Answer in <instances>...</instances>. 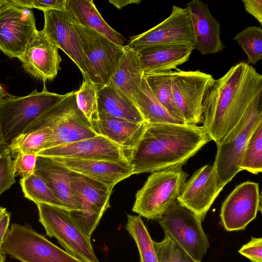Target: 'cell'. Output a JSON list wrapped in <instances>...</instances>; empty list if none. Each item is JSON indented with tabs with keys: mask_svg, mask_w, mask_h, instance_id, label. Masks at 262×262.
<instances>
[{
	"mask_svg": "<svg viewBox=\"0 0 262 262\" xmlns=\"http://www.w3.org/2000/svg\"><path fill=\"white\" fill-rule=\"evenodd\" d=\"M108 2L118 9H121L129 4H139L141 0H110Z\"/></svg>",
	"mask_w": 262,
	"mask_h": 262,
	"instance_id": "cell-43",
	"label": "cell"
},
{
	"mask_svg": "<svg viewBox=\"0 0 262 262\" xmlns=\"http://www.w3.org/2000/svg\"><path fill=\"white\" fill-rule=\"evenodd\" d=\"M133 103L144 121L147 123H182L171 116L160 103L149 86L144 75Z\"/></svg>",
	"mask_w": 262,
	"mask_h": 262,
	"instance_id": "cell-28",
	"label": "cell"
},
{
	"mask_svg": "<svg viewBox=\"0 0 262 262\" xmlns=\"http://www.w3.org/2000/svg\"><path fill=\"white\" fill-rule=\"evenodd\" d=\"M99 117L108 116L136 122L144 121L134 103L113 85H99Z\"/></svg>",
	"mask_w": 262,
	"mask_h": 262,
	"instance_id": "cell-27",
	"label": "cell"
},
{
	"mask_svg": "<svg viewBox=\"0 0 262 262\" xmlns=\"http://www.w3.org/2000/svg\"><path fill=\"white\" fill-rule=\"evenodd\" d=\"M247 55V63L256 64L262 59L261 27L249 26L233 38Z\"/></svg>",
	"mask_w": 262,
	"mask_h": 262,
	"instance_id": "cell-35",
	"label": "cell"
},
{
	"mask_svg": "<svg viewBox=\"0 0 262 262\" xmlns=\"http://www.w3.org/2000/svg\"><path fill=\"white\" fill-rule=\"evenodd\" d=\"M34 172L44 180L66 210L81 209V201L72 188L73 171L52 158L37 156Z\"/></svg>",
	"mask_w": 262,
	"mask_h": 262,
	"instance_id": "cell-21",
	"label": "cell"
},
{
	"mask_svg": "<svg viewBox=\"0 0 262 262\" xmlns=\"http://www.w3.org/2000/svg\"><path fill=\"white\" fill-rule=\"evenodd\" d=\"M6 210V208L2 207H0V218Z\"/></svg>",
	"mask_w": 262,
	"mask_h": 262,
	"instance_id": "cell-48",
	"label": "cell"
},
{
	"mask_svg": "<svg viewBox=\"0 0 262 262\" xmlns=\"http://www.w3.org/2000/svg\"><path fill=\"white\" fill-rule=\"evenodd\" d=\"M262 103V75L245 62L214 79L203 102L202 127L216 144L245 113Z\"/></svg>",
	"mask_w": 262,
	"mask_h": 262,
	"instance_id": "cell-1",
	"label": "cell"
},
{
	"mask_svg": "<svg viewBox=\"0 0 262 262\" xmlns=\"http://www.w3.org/2000/svg\"><path fill=\"white\" fill-rule=\"evenodd\" d=\"M9 149V145L6 144L3 140L0 135V156Z\"/></svg>",
	"mask_w": 262,
	"mask_h": 262,
	"instance_id": "cell-44",
	"label": "cell"
},
{
	"mask_svg": "<svg viewBox=\"0 0 262 262\" xmlns=\"http://www.w3.org/2000/svg\"><path fill=\"white\" fill-rule=\"evenodd\" d=\"M47 126L52 129L53 133L43 149L98 135L78 108L75 91L67 93L62 100L37 118L24 133Z\"/></svg>",
	"mask_w": 262,
	"mask_h": 262,
	"instance_id": "cell-3",
	"label": "cell"
},
{
	"mask_svg": "<svg viewBox=\"0 0 262 262\" xmlns=\"http://www.w3.org/2000/svg\"><path fill=\"white\" fill-rule=\"evenodd\" d=\"M37 31L30 9L11 0L0 9V50L10 58L19 59Z\"/></svg>",
	"mask_w": 262,
	"mask_h": 262,
	"instance_id": "cell-12",
	"label": "cell"
},
{
	"mask_svg": "<svg viewBox=\"0 0 262 262\" xmlns=\"http://www.w3.org/2000/svg\"></svg>",
	"mask_w": 262,
	"mask_h": 262,
	"instance_id": "cell-49",
	"label": "cell"
},
{
	"mask_svg": "<svg viewBox=\"0 0 262 262\" xmlns=\"http://www.w3.org/2000/svg\"><path fill=\"white\" fill-rule=\"evenodd\" d=\"M43 14L45 23L42 30L44 33L76 64L83 77L89 78L80 39L72 19L66 11L49 10L44 11Z\"/></svg>",
	"mask_w": 262,
	"mask_h": 262,
	"instance_id": "cell-17",
	"label": "cell"
},
{
	"mask_svg": "<svg viewBox=\"0 0 262 262\" xmlns=\"http://www.w3.org/2000/svg\"><path fill=\"white\" fill-rule=\"evenodd\" d=\"M126 230L134 239L140 254V262H158L153 240L140 215H127Z\"/></svg>",
	"mask_w": 262,
	"mask_h": 262,
	"instance_id": "cell-31",
	"label": "cell"
},
{
	"mask_svg": "<svg viewBox=\"0 0 262 262\" xmlns=\"http://www.w3.org/2000/svg\"><path fill=\"white\" fill-rule=\"evenodd\" d=\"M153 244L158 262H199L166 235L162 241Z\"/></svg>",
	"mask_w": 262,
	"mask_h": 262,
	"instance_id": "cell-36",
	"label": "cell"
},
{
	"mask_svg": "<svg viewBox=\"0 0 262 262\" xmlns=\"http://www.w3.org/2000/svg\"><path fill=\"white\" fill-rule=\"evenodd\" d=\"M145 121L136 122L108 116L99 118L96 133L109 139L123 150L128 161L147 126Z\"/></svg>",
	"mask_w": 262,
	"mask_h": 262,
	"instance_id": "cell-24",
	"label": "cell"
},
{
	"mask_svg": "<svg viewBox=\"0 0 262 262\" xmlns=\"http://www.w3.org/2000/svg\"><path fill=\"white\" fill-rule=\"evenodd\" d=\"M37 156L49 158L128 161L118 145L101 135L43 149Z\"/></svg>",
	"mask_w": 262,
	"mask_h": 262,
	"instance_id": "cell-18",
	"label": "cell"
},
{
	"mask_svg": "<svg viewBox=\"0 0 262 262\" xmlns=\"http://www.w3.org/2000/svg\"><path fill=\"white\" fill-rule=\"evenodd\" d=\"M39 221L46 235L55 237L68 254L82 262H100L91 242L65 209L37 203Z\"/></svg>",
	"mask_w": 262,
	"mask_h": 262,
	"instance_id": "cell-6",
	"label": "cell"
},
{
	"mask_svg": "<svg viewBox=\"0 0 262 262\" xmlns=\"http://www.w3.org/2000/svg\"><path fill=\"white\" fill-rule=\"evenodd\" d=\"M72 188L81 201L79 210L68 211L84 233L91 238L105 211L110 207L113 188L85 176L73 172Z\"/></svg>",
	"mask_w": 262,
	"mask_h": 262,
	"instance_id": "cell-11",
	"label": "cell"
},
{
	"mask_svg": "<svg viewBox=\"0 0 262 262\" xmlns=\"http://www.w3.org/2000/svg\"><path fill=\"white\" fill-rule=\"evenodd\" d=\"M37 156L35 154L19 153L13 161L14 176L25 178L34 172Z\"/></svg>",
	"mask_w": 262,
	"mask_h": 262,
	"instance_id": "cell-38",
	"label": "cell"
},
{
	"mask_svg": "<svg viewBox=\"0 0 262 262\" xmlns=\"http://www.w3.org/2000/svg\"><path fill=\"white\" fill-rule=\"evenodd\" d=\"M137 52L144 74L178 69L194 49L189 43L153 45L132 48Z\"/></svg>",
	"mask_w": 262,
	"mask_h": 262,
	"instance_id": "cell-22",
	"label": "cell"
},
{
	"mask_svg": "<svg viewBox=\"0 0 262 262\" xmlns=\"http://www.w3.org/2000/svg\"><path fill=\"white\" fill-rule=\"evenodd\" d=\"M246 11L262 25V0H243Z\"/></svg>",
	"mask_w": 262,
	"mask_h": 262,
	"instance_id": "cell-41",
	"label": "cell"
},
{
	"mask_svg": "<svg viewBox=\"0 0 262 262\" xmlns=\"http://www.w3.org/2000/svg\"><path fill=\"white\" fill-rule=\"evenodd\" d=\"M158 221L165 235L194 260L201 262L209 243L202 221L196 215L177 201Z\"/></svg>",
	"mask_w": 262,
	"mask_h": 262,
	"instance_id": "cell-9",
	"label": "cell"
},
{
	"mask_svg": "<svg viewBox=\"0 0 262 262\" xmlns=\"http://www.w3.org/2000/svg\"><path fill=\"white\" fill-rule=\"evenodd\" d=\"M66 12L73 21L88 28L120 46L125 38L104 20L92 0H66Z\"/></svg>",
	"mask_w": 262,
	"mask_h": 262,
	"instance_id": "cell-25",
	"label": "cell"
},
{
	"mask_svg": "<svg viewBox=\"0 0 262 262\" xmlns=\"http://www.w3.org/2000/svg\"><path fill=\"white\" fill-rule=\"evenodd\" d=\"M14 4L29 9L43 11H66V0H11Z\"/></svg>",
	"mask_w": 262,
	"mask_h": 262,
	"instance_id": "cell-39",
	"label": "cell"
},
{
	"mask_svg": "<svg viewBox=\"0 0 262 262\" xmlns=\"http://www.w3.org/2000/svg\"><path fill=\"white\" fill-rule=\"evenodd\" d=\"M84 55L89 79L106 84L124 52L120 46L97 32L74 23Z\"/></svg>",
	"mask_w": 262,
	"mask_h": 262,
	"instance_id": "cell-10",
	"label": "cell"
},
{
	"mask_svg": "<svg viewBox=\"0 0 262 262\" xmlns=\"http://www.w3.org/2000/svg\"><path fill=\"white\" fill-rule=\"evenodd\" d=\"M259 184L244 182L232 191L223 202L221 222L228 231L244 230L260 210Z\"/></svg>",
	"mask_w": 262,
	"mask_h": 262,
	"instance_id": "cell-14",
	"label": "cell"
},
{
	"mask_svg": "<svg viewBox=\"0 0 262 262\" xmlns=\"http://www.w3.org/2000/svg\"><path fill=\"white\" fill-rule=\"evenodd\" d=\"M224 187L218 181L213 165H205L185 182L177 201L203 221Z\"/></svg>",
	"mask_w": 262,
	"mask_h": 262,
	"instance_id": "cell-16",
	"label": "cell"
},
{
	"mask_svg": "<svg viewBox=\"0 0 262 262\" xmlns=\"http://www.w3.org/2000/svg\"><path fill=\"white\" fill-rule=\"evenodd\" d=\"M211 140L202 126L147 123L128 162L133 174L182 166Z\"/></svg>",
	"mask_w": 262,
	"mask_h": 262,
	"instance_id": "cell-2",
	"label": "cell"
},
{
	"mask_svg": "<svg viewBox=\"0 0 262 262\" xmlns=\"http://www.w3.org/2000/svg\"><path fill=\"white\" fill-rule=\"evenodd\" d=\"M10 96L11 95L6 92V91L0 84V101L3 99L10 97Z\"/></svg>",
	"mask_w": 262,
	"mask_h": 262,
	"instance_id": "cell-45",
	"label": "cell"
},
{
	"mask_svg": "<svg viewBox=\"0 0 262 262\" xmlns=\"http://www.w3.org/2000/svg\"><path fill=\"white\" fill-rule=\"evenodd\" d=\"M173 71L144 74V76L157 99L174 118L185 123L174 100L172 84Z\"/></svg>",
	"mask_w": 262,
	"mask_h": 262,
	"instance_id": "cell-29",
	"label": "cell"
},
{
	"mask_svg": "<svg viewBox=\"0 0 262 262\" xmlns=\"http://www.w3.org/2000/svg\"><path fill=\"white\" fill-rule=\"evenodd\" d=\"M209 74L200 70L172 72V84L174 100L185 123L202 122L203 102L205 93L214 80Z\"/></svg>",
	"mask_w": 262,
	"mask_h": 262,
	"instance_id": "cell-13",
	"label": "cell"
},
{
	"mask_svg": "<svg viewBox=\"0 0 262 262\" xmlns=\"http://www.w3.org/2000/svg\"><path fill=\"white\" fill-rule=\"evenodd\" d=\"M98 86L88 77L83 76L81 85L78 90L75 91L77 106L95 133L99 119L98 111Z\"/></svg>",
	"mask_w": 262,
	"mask_h": 262,
	"instance_id": "cell-30",
	"label": "cell"
},
{
	"mask_svg": "<svg viewBox=\"0 0 262 262\" xmlns=\"http://www.w3.org/2000/svg\"><path fill=\"white\" fill-rule=\"evenodd\" d=\"M65 94L50 92L45 86L41 92L34 90L24 97L10 96L0 101V135L9 145L28 127L62 100Z\"/></svg>",
	"mask_w": 262,
	"mask_h": 262,
	"instance_id": "cell-5",
	"label": "cell"
},
{
	"mask_svg": "<svg viewBox=\"0 0 262 262\" xmlns=\"http://www.w3.org/2000/svg\"><path fill=\"white\" fill-rule=\"evenodd\" d=\"M10 216V213L6 209L0 218V248H2L3 241L9 229Z\"/></svg>",
	"mask_w": 262,
	"mask_h": 262,
	"instance_id": "cell-42",
	"label": "cell"
},
{
	"mask_svg": "<svg viewBox=\"0 0 262 262\" xmlns=\"http://www.w3.org/2000/svg\"><path fill=\"white\" fill-rule=\"evenodd\" d=\"M20 184L25 196L35 204L41 203L64 209L44 180L36 172L21 178Z\"/></svg>",
	"mask_w": 262,
	"mask_h": 262,
	"instance_id": "cell-33",
	"label": "cell"
},
{
	"mask_svg": "<svg viewBox=\"0 0 262 262\" xmlns=\"http://www.w3.org/2000/svg\"><path fill=\"white\" fill-rule=\"evenodd\" d=\"M143 75L137 51L126 45L107 83L113 85L133 102Z\"/></svg>",
	"mask_w": 262,
	"mask_h": 262,
	"instance_id": "cell-26",
	"label": "cell"
},
{
	"mask_svg": "<svg viewBox=\"0 0 262 262\" xmlns=\"http://www.w3.org/2000/svg\"><path fill=\"white\" fill-rule=\"evenodd\" d=\"M241 170L257 174L262 170V123L254 130L243 151Z\"/></svg>",
	"mask_w": 262,
	"mask_h": 262,
	"instance_id": "cell-34",
	"label": "cell"
},
{
	"mask_svg": "<svg viewBox=\"0 0 262 262\" xmlns=\"http://www.w3.org/2000/svg\"><path fill=\"white\" fill-rule=\"evenodd\" d=\"M52 133V129L47 126L19 135L9 144L12 157L19 153L37 155L44 148Z\"/></svg>",
	"mask_w": 262,
	"mask_h": 262,
	"instance_id": "cell-32",
	"label": "cell"
},
{
	"mask_svg": "<svg viewBox=\"0 0 262 262\" xmlns=\"http://www.w3.org/2000/svg\"><path fill=\"white\" fill-rule=\"evenodd\" d=\"M238 252L252 262H262V238L252 237L244 245Z\"/></svg>",
	"mask_w": 262,
	"mask_h": 262,
	"instance_id": "cell-40",
	"label": "cell"
},
{
	"mask_svg": "<svg viewBox=\"0 0 262 262\" xmlns=\"http://www.w3.org/2000/svg\"><path fill=\"white\" fill-rule=\"evenodd\" d=\"M51 158L74 172L99 181L113 189L119 182L133 174V166L128 161Z\"/></svg>",
	"mask_w": 262,
	"mask_h": 262,
	"instance_id": "cell-23",
	"label": "cell"
},
{
	"mask_svg": "<svg viewBox=\"0 0 262 262\" xmlns=\"http://www.w3.org/2000/svg\"><path fill=\"white\" fill-rule=\"evenodd\" d=\"M6 253L2 248H0V262H5Z\"/></svg>",
	"mask_w": 262,
	"mask_h": 262,
	"instance_id": "cell-46",
	"label": "cell"
},
{
	"mask_svg": "<svg viewBox=\"0 0 262 262\" xmlns=\"http://www.w3.org/2000/svg\"><path fill=\"white\" fill-rule=\"evenodd\" d=\"M186 8L193 29L194 49L202 55L222 51L224 46L221 38L220 24L210 13L208 4L192 0L187 3Z\"/></svg>",
	"mask_w": 262,
	"mask_h": 262,
	"instance_id": "cell-20",
	"label": "cell"
},
{
	"mask_svg": "<svg viewBox=\"0 0 262 262\" xmlns=\"http://www.w3.org/2000/svg\"><path fill=\"white\" fill-rule=\"evenodd\" d=\"M188 176L181 165L151 172L136 194L133 211L159 220L177 201Z\"/></svg>",
	"mask_w": 262,
	"mask_h": 262,
	"instance_id": "cell-4",
	"label": "cell"
},
{
	"mask_svg": "<svg viewBox=\"0 0 262 262\" xmlns=\"http://www.w3.org/2000/svg\"><path fill=\"white\" fill-rule=\"evenodd\" d=\"M262 123V103L248 111L236 125L216 144L213 165L219 183L225 186L241 170L240 163L247 143Z\"/></svg>",
	"mask_w": 262,
	"mask_h": 262,
	"instance_id": "cell-7",
	"label": "cell"
},
{
	"mask_svg": "<svg viewBox=\"0 0 262 262\" xmlns=\"http://www.w3.org/2000/svg\"><path fill=\"white\" fill-rule=\"evenodd\" d=\"M7 2V0H0V9Z\"/></svg>",
	"mask_w": 262,
	"mask_h": 262,
	"instance_id": "cell-47",
	"label": "cell"
},
{
	"mask_svg": "<svg viewBox=\"0 0 262 262\" xmlns=\"http://www.w3.org/2000/svg\"><path fill=\"white\" fill-rule=\"evenodd\" d=\"M2 249L21 262H82L35 231L28 224L11 225Z\"/></svg>",
	"mask_w": 262,
	"mask_h": 262,
	"instance_id": "cell-8",
	"label": "cell"
},
{
	"mask_svg": "<svg viewBox=\"0 0 262 262\" xmlns=\"http://www.w3.org/2000/svg\"><path fill=\"white\" fill-rule=\"evenodd\" d=\"M193 43L194 35L188 9L173 6L167 18L147 31L131 36L127 46L135 48L153 45Z\"/></svg>",
	"mask_w": 262,
	"mask_h": 262,
	"instance_id": "cell-15",
	"label": "cell"
},
{
	"mask_svg": "<svg viewBox=\"0 0 262 262\" xmlns=\"http://www.w3.org/2000/svg\"><path fill=\"white\" fill-rule=\"evenodd\" d=\"M19 59L25 71L43 83L56 76L62 61L58 48L42 30H38Z\"/></svg>",
	"mask_w": 262,
	"mask_h": 262,
	"instance_id": "cell-19",
	"label": "cell"
},
{
	"mask_svg": "<svg viewBox=\"0 0 262 262\" xmlns=\"http://www.w3.org/2000/svg\"><path fill=\"white\" fill-rule=\"evenodd\" d=\"M13 160L10 150L0 156V195L15 183Z\"/></svg>",
	"mask_w": 262,
	"mask_h": 262,
	"instance_id": "cell-37",
	"label": "cell"
}]
</instances>
